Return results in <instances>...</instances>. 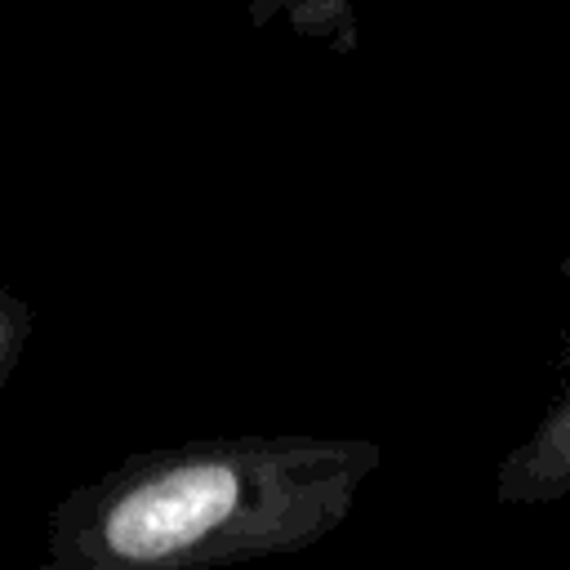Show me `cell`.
Wrapping results in <instances>:
<instances>
[{
  "label": "cell",
  "instance_id": "obj_2",
  "mask_svg": "<svg viewBox=\"0 0 570 570\" xmlns=\"http://www.w3.org/2000/svg\"><path fill=\"white\" fill-rule=\"evenodd\" d=\"M499 503H561L570 499V334L557 356V387L530 432L503 454L494 472Z\"/></svg>",
  "mask_w": 570,
  "mask_h": 570
},
{
  "label": "cell",
  "instance_id": "obj_1",
  "mask_svg": "<svg viewBox=\"0 0 570 570\" xmlns=\"http://www.w3.org/2000/svg\"><path fill=\"white\" fill-rule=\"evenodd\" d=\"M383 450L370 436L232 432L151 445L71 485L36 570H232L334 534Z\"/></svg>",
  "mask_w": 570,
  "mask_h": 570
},
{
  "label": "cell",
  "instance_id": "obj_3",
  "mask_svg": "<svg viewBox=\"0 0 570 570\" xmlns=\"http://www.w3.org/2000/svg\"><path fill=\"white\" fill-rule=\"evenodd\" d=\"M249 27H285L289 36L321 45L330 53H352L361 40V18L356 0H245Z\"/></svg>",
  "mask_w": 570,
  "mask_h": 570
},
{
  "label": "cell",
  "instance_id": "obj_4",
  "mask_svg": "<svg viewBox=\"0 0 570 570\" xmlns=\"http://www.w3.org/2000/svg\"><path fill=\"white\" fill-rule=\"evenodd\" d=\"M31 307L18 298V294H9V289H0V383L13 374V365L22 361V347H27V338H31Z\"/></svg>",
  "mask_w": 570,
  "mask_h": 570
}]
</instances>
